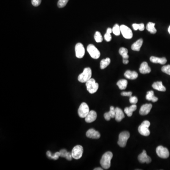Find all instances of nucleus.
I'll return each instance as SVG.
<instances>
[{
	"instance_id": "1",
	"label": "nucleus",
	"mask_w": 170,
	"mask_h": 170,
	"mask_svg": "<svg viewBox=\"0 0 170 170\" xmlns=\"http://www.w3.org/2000/svg\"><path fill=\"white\" fill-rule=\"evenodd\" d=\"M113 157V153L108 151L103 154L100 160V164L104 169H109L111 166V161Z\"/></svg>"
},
{
	"instance_id": "2",
	"label": "nucleus",
	"mask_w": 170,
	"mask_h": 170,
	"mask_svg": "<svg viewBox=\"0 0 170 170\" xmlns=\"http://www.w3.org/2000/svg\"><path fill=\"white\" fill-rule=\"evenodd\" d=\"M92 77V70L90 68L84 69L83 73L79 74L78 77V81L81 83H86Z\"/></svg>"
},
{
	"instance_id": "3",
	"label": "nucleus",
	"mask_w": 170,
	"mask_h": 170,
	"mask_svg": "<svg viewBox=\"0 0 170 170\" xmlns=\"http://www.w3.org/2000/svg\"><path fill=\"white\" fill-rule=\"evenodd\" d=\"M150 126V122L148 121H144L138 127V130L139 133L144 136H148L150 134L149 127Z\"/></svg>"
},
{
	"instance_id": "4",
	"label": "nucleus",
	"mask_w": 170,
	"mask_h": 170,
	"mask_svg": "<svg viewBox=\"0 0 170 170\" xmlns=\"http://www.w3.org/2000/svg\"><path fill=\"white\" fill-rule=\"evenodd\" d=\"M87 91L90 94H94L97 91L99 85L94 78H90L86 83Z\"/></svg>"
},
{
	"instance_id": "5",
	"label": "nucleus",
	"mask_w": 170,
	"mask_h": 170,
	"mask_svg": "<svg viewBox=\"0 0 170 170\" xmlns=\"http://www.w3.org/2000/svg\"><path fill=\"white\" fill-rule=\"evenodd\" d=\"M130 137V134L128 131L121 132L119 136L118 144L119 147H124L126 145L127 142Z\"/></svg>"
},
{
	"instance_id": "6",
	"label": "nucleus",
	"mask_w": 170,
	"mask_h": 170,
	"mask_svg": "<svg viewBox=\"0 0 170 170\" xmlns=\"http://www.w3.org/2000/svg\"><path fill=\"white\" fill-rule=\"evenodd\" d=\"M87 51L90 56L94 59H97L100 56V52L94 45H89L87 47Z\"/></svg>"
},
{
	"instance_id": "7",
	"label": "nucleus",
	"mask_w": 170,
	"mask_h": 170,
	"mask_svg": "<svg viewBox=\"0 0 170 170\" xmlns=\"http://www.w3.org/2000/svg\"><path fill=\"white\" fill-rule=\"evenodd\" d=\"M89 111V106L86 103H82L78 108V115L80 117L85 118Z\"/></svg>"
},
{
	"instance_id": "8",
	"label": "nucleus",
	"mask_w": 170,
	"mask_h": 170,
	"mask_svg": "<svg viewBox=\"0 0 170 170\" xmlns=\"http://www.w3.org/2000/svg\"><path fill=\"white\" fill-rule=\"evenodd\" d=\"M156 152L158 156L162 158H167L170 155V153L168 149L162 146L158 147L156 148Z\"/></svg>"
},
{
	"instance_id": "9",
	"label": "nucleus",
	"mask_w": 170,
	"mask_h": 170,
	"mask_svg": "<svg viewBox=\"0 0 170 170\" xmlns=\"http://www.w3.org/2000/svg\"><path fill=\"white\" fill-rule=\"evenodd\" d=\"M83 153V148L81 145H77L73 147L71 152L73 158L75 159H79L81 158Z\"/></svg>"
},
{
	"instance_id": "10",
	"label": "nucleus",
	"mask_w": 170,
	"mask_h": 170,
	"mask_svg": "<svg viewBox=\"0 0 170 170\" xmlns=\"http://www.w3.org/2000/svg\"><path fill=\"white\" fill-rule=\"evenodd\" d=\"M121 32L122 36L126 39H131L133 37L132 30L126 26L122 25L120 26Z\"/></svg>"
},
{
	"instance_id": "11",
	"label": "nucleus",
	"mask_w": 170,
	"mask_h": 170,
	"mask_svg": "<svg viewBox=\"0 0 170 170\" xmlns=\"http://www.w3.org/2000/svg\"><path fill=\"white\" fill-rule=\"evenodd\" d=\"M75 50L76 56L78 58L81 59L84 57L85 53V48L81 43L78 42L76 44Z\"/></svg>"
},
{
	"instance_id": "12",
	"label": "nucleus",
	"mask_w": 170,
	"mask_h": 170,
	"mask_svg": "<svg viewBox=\"0 0 170 170\" xmlns=\"http://www.w3.org/2000/svg\"><path fill=\"white\" fill-rule=\"evenodd\" d=\"M138 160L141 163H149L151 162V159L147 155L146 151L144 150L142 153L138 156Z\"/></svg>"
},
{
	"instance_id": "13",
	"label": "nucleus",
	"mask_w": 170,
	"mask_h": 170,
	"mask_svg": "<svg viewBox=\"0 0 170 170\" xmlns=\"http://www.w3.org/2000/svg\"><path fill=\"white\" fill-rule=\"evenodd\" d=\"M152 108V104L151 103H146L141 106L139 110V114L140 115H146L150 113L151 110Z\"/></svg>"
},
{
	"instance_id": "14",
	"label": "nucleus",
	"mask_w": 170,
	"mask_h": 170,
	"mask_svg": "<svg viewBox=\"0 0 170 170\" xmlns=\"http://www.w3.org/2000/svg\"><path fill=\"white\" fill-rule=\"evenodd\" d=\"M86 136L87 138L93 139H98L100 138L101 135L98 131L95 130L93 129H90L87 130L86 133Z\"/></svg>"
},
{
	"instance_id": "15",
	"label": "nucleus",
	"mask_w": 170,
	"mask_h": 170,
	"mask_svg": "<svg viewBox=\"0 0 170 170\" xmlns=\"http://www.w3.org/2000/svg\"><path fill=\"white\" fill-rule=\"evenodd\" d=\"M97 114L95 111H90L85 117V121L87 123H91L97 119Z\"/></svg>"
},
{
	"instance_id": "16",
	"label": "nucleus",
	"mask_w": 170,
	"mask_h": 170,
	"mask_svg": "<svg viewBox=\"0 0 170 170\" xmlns=\"http://www.w3.org/2000/svg\"><path fill=\"white\" fill-rule=\"evenodd\" d=\"M115 108L114 106H111L110 111L104 114V117L106 121H110L111 118H115Z\"/></svg>"
},
{
	"instance_id": "17",
	"label": "nucleus",
	"mask_w": 170,
	"mask_h": 170,
	"mask_svg": "<svg viewBox=\"0 0 170 170\" xmlns=\"http://www.w3.org/2000/svg\"><path fill=\"white\" fill-rule=\"evenodd\" d=\"M139 71L141 73L144 74L150 73L151 68L149 67L147 62H144L141 64L139 68Z\"/></svg>"
},
{
	"instance_id": "18",
	"label": "nucleus",
	"mask_w": 170,
	"mask_h": 170,
	"mask_svg": "<svg viewBox=\"0 0 170 170\" xmlns=\"http://www.w3.org/2000/svg\"><path fill=\"white\" fill-rule=\"evenodd\" d=\"M124 114L121 108L116 107L115 108V118L116 121L121 122L122 119L124 118Z\"/></svg>"
},
{
	"instance_id": "19",
	"label": "nucleus",
	"mask_w": 170,
	"mask_h": 170,
	"mask_svg": "<svg viewBox=\"0 0 170 170\" xmlns=\"http://www.w3.org/2000/svg\"><path fill=\"white\" fill-rule=\"evenodd\" d=\"M151 62L154 63H159L161 64H165L167 62V60L165 57L159 58L156 57L151 56L150 58Z\"/></svg>"
},
{
	"instance_id": "20",
	"label": "nucleus",
	"mask_w": 170,
	"mask_h": 170,
	"mask_svg": "<svg viewBox=\"0 0 170 170\" xmlns=\"http://www.w3.org/2000/svg\"><path fill=\"white\" fill-rule=\"evenodd\" d=\"M124 76L128 79L133 80L138 78V74L136 71L128 70H127L124 73Z\"/></svg>"
},
{
	"instance_id": "21",
	"label": "nucleus",
	"mask_w": 170,
	"mask_h": 170,
	"mask_svg": "<svg viewBox=\"0 0 170 170\" xmlns=\"http://www.w3.org/2000/svg\"><path fill=\"white\" fill-rule=\"evenodd\" d=\"M152 87L153 89L157 90L158 91H162V92H164L166 91V88L165 86H163L162 82L161 81L155 82L153 83Z\"/></svg>"
},
{
	"instance_id": "22",
	"label": "nucleus",
	"mask_w": 170,
	"mask_h": 170,
	"mask_svg": "<svg viewBox=\"0 0 170 170\" xmlns=\"http://www.w3.org/2000/svg\"><path fill=\"white\" fill-rule=\"evenodd\" d=\"M143 40L142 38H140L137 41L135 42L131 45V49H132V50L136 51H140V48H141V47L143 45Z\"/></svg>"
},
{
	"instance_id": "23",
	"label": "nucleus",
	"mask_w": 170,
	"mask_h": 170,
	"mask_svg": "<svg viewBox=\"0 0 170 170\" xmlns=\"http://www.w3.org/2000/svg\"><path fill=\"white\" fill-rule=\"evenodd\" d=\"M137 106L135 104H133L129 107H126L124 109V112L128 116L131 117L133 111L137 109Z\"/></svg>"
},
{
	"instance_id": "24",
	"label": "nucleus",
	"mask_w": 170,
	"mask_h": 170,
	"mask_svg": "<svg viewBox=\"0 0 170 170\" xmlns=\"http://www.w3.org/2000/svg\"><path fill=\"white\" fill-rule=\"evenodd\" d=\"M146 99H147L148 101H151L153 102H156L158 101V97H156L154 95V91H148L147 92V95H146Z\"/></svg>"
},
{
	"instance_id": "25",
	"label": "nucleus",
	"mask_w": 170,
	"mask_h": 170,
	"mask_svg": "<svg viewBox=\"0 0 170 170\" xmlns=\"http://www.w3.org/2000/svg\"><path fill=\"white\" fill-rule=\"evenodd\" d=\"M128 81L126 79H121L117 83V85L121 90L125 89L127 86Z\"/></svg>"
},
{
	"instance_id": "26",
	"label": "nucleus",
	"mask_w": 170,
	"mask_h": 170,
	"mask_svg": "<svg viewBox=\"0 0 170 170\" xmlns=\"http://www.w3.org/2000/svg\"><path fill=\"white\" fill-rule=\"evenodd\" d=\"M155 23H152V22H149L146 26V29L150 33L154 34L156 33V31H157L155 27Z\"/></svg>"
},
{
	"instance_id": "27",
	"label": "nucleus",
	"mask_w": 170,
	"mask_h": 170,
	"mask_svg": "<svg viewBox=\"0 0 170 170\" xmlns=\"http://www.w3.org/2000/svg\"><path fill=\"white\" fill-rule=\"evenodd\" d=\"M111 60L109 58H106V59H103L100 62V68L101 69H105L110 64Z\"/></svg>"
},
{
	"instance_id": "28",
	"label": "nucleus",
	"mask_w": 170,
	"mask_h": 170,
	"mask_svg": "<svg viewBox=\"0 0 170 170\" xmlns=\"http://www.w3.org/2000/svg\"><path fill=\"white\" fill-rule=\"evenodd\" d=\"M119 52L120 55H122L123 59H128L129 58V56L128 54V50L127 49L125 48L124 47H121V48L119 49Z\"/></svg>"
},
{
	"instance_id": "29",
	"label": "nucleus",
	"mask_w": 170,
	"mask_h": 170,
	"mask_svg": "<svg viewBox=\"0 0 170 170\" xmlns=\"http://www.w3.org/2000/svg\"><path fill=\"white\" fill-rule=\"evenodd\" d=\"M46 155H47V156H48V158L54 159V160H57L59 158V157H60V152H56L53 155H52L51 154V152L48 151L46 153Z\"/></svg>"
},
{
	"instance_id": "30",
	"label": "nucleus",
	"mask_w": 170,
	"mask_h": 170,
	"mask_svg": "<svg viewBox=\"0 0 170 170\" xmlns=\"http://www.w3.org/2000/svg\"><path fill=\"white\" fill-rule=\"evenodd\" d=\"M113 32V30L111 28H109L107 29L106 33L105 34V39L107 42H110L111 40V34Z\"/></svg>"
},
{
	"instance_id": "31",
	"label": "nucleus",
	"mask_w": 170,
	"mask_h": 170,
	"mask_svg": "<svg viewBox=\"0 0 170 170\" xmlns=\"http://www.w3.org/2000/svg\"><path fill=\"white\" fill-rule=\"evenodd\" d=\"M112 30H113V33L115 35H116V36H119L121 32L120 26L118 25L117 24L114 26Z\"/></svg>"
},
{
	"instance_id": "32",
	"label": "nucleus",
	"mask_w": 170,
	"mask_h": 170,
	"mask_svg": "<svg viewBox=\"0 0 170 170\" xmlns=\"http://www.w3.org/2000/svg\"><path fill=\"white\" fill-rule=\"evenodd\" d=\"M94 38L97 42H101L103 41V37L101 34L98 31H97L94 35Z\"/></svg>"
},
{
	"instance_id": "33",
	"label": "nucleus",
	"mask_w": 170,
	"mask_h": 170,
	"mask_svg": "<svg viewBox=\"0 0 170 170\" xmlns=\"http://www.w3.org/2000/svg\"><path fill=\"white\" fill-rule=\"evenodd\" d=\"M69 0H59L58 1V7L60 8H62L66 5Z\"/></svg>"
},
{
	"instance_id": "34",
	"label": "nucleus",
	"mask_w": 170,
	"mask_h": 170,
	"mask_svg": "<svg viewBox=\"0 0 170 170\" xmlns=\"http://www.w3.org/2000/svg\"><path fill=\"white\" fill-rule=\"evenodd\" d=\"M162 71L163 73L170 75V65L163 66L162 68Z\"/></svg>"
},
{
	"instance_id": "35",
	"label": "nucleus",
	"mask_w": 170,
	"mask_h": 170,
	"mask_svg": "<svg viewBox=\"0 0 170 170\" xmlns=\"http://www.w3.org/2000/svg\"><path fill=\"white\" fill-rule=\"evenodd\" d=\"M31 2L34 7H37L40 5L41 0H31Z\"/></svg>"
},
{
	"instance_id": "36",
	"label": "nucleus",
	"mask_w": 170,
	"mask_h": 170,
	"mask_svg": "<svg viewBox=\"0 0 170 170\" xmlns=\"http://www.w3.org/2000/svg\"><path fill=\"white\" fill-rule=\"evenodd\" d=\"M138 98L136 97H130V102L132 104H136L138 102Z\"/></svg>"
},
{
	"instance_id": "37",
	"label": "nucleus",
	"mask_w": 170,
	"mask_h": 170,
	"mask_svg": "<svg viewBox=\"0 0 170 170\" xmlns=\"http://www.w3.org/2000/svg\"><path fill=\"white\" fill-rule=\"evenodd\" d=\"M60 156L62 158H65L67 155L68 151L66 149H62L60 151Z\"/></svg>"
},
{
	"instance_id": "38",
	"label": "nucleus",
	"mask_w": 170,
	"mask_h": 170,
	"mask_svg": "<svg viewBox=\"0 0 170 170\" xmlns=\"http://www.w3.org/2000/svg\"><path fill=\"white\" fill-rule=\"evenodd\" d=\"M132 93L131 92H122L121 93V95L124 97H131Z\"/></svg>"
},
{
	"instance_id": "39",
	"label": "nucleus",
	"mask_w": 170,
	"mask_h": 170,
	"mask_svg": "<svg viewBox=\"0 0 170 170\" xmlns=\"http://www.w3.org/2000/svg\"><path fill=\"white\" fill-rule=\"evenodd\" d=\"M145 29V25L143 23H141L138 24V30L140 31H143Z\"/></svg>"
},
{
	"instance_id": "40",
	"label": "nucleus",
	"mask_w": 170,
	"mask_h": 170,
	"mask_svg": "<svg viewBox=\"0 0 170 170\" xmlns=\"http://www.w3.org/2000/svg\"><path fill=\"white\" fill-rule=\"evenodd\" d=\"M132 27L135 30H137L138 29V24L134 23L132 25Z\"/></svg>"
},
{
	"instance_id": "41",
	"label": "nucleus",
	"mask_w": 170,
	"mask_h": 170,
	"mask_svg": "<svg viewBox=\"0 0 170 170\" xmlns=\"http://www.w3.org/2000/svg\"><path fill=\"white\" fill-rule=\"evenodd\" d=\"M129 60L127 59H123V63L125 64H127L129 63Z\"/></svg>"
},
{
	"instance_id": "42",
	"label": "nucleus",
	"mask_w": 170,
	"mask_h": 170,
	"mask_svg": "<svg viewBox=\"0 0 170 170\" xmlns=\"http://www.w3.org/2000/svg\"><path fill=\"white\" fill-rule=\"evenodd\" d=\"M103 170V169H102V168H95V169H94V170Z\"/></svg>"
},
{
	"instance_id": "43",
	"label": "nucleus",
	"mask_w": 170,
	"mask_h": 170,
	"mask_svg": "<svg viewBox=\"0 0 170 170\" xmlns=\"http://www.w3.org/2000/svg\"><path fill=\"white\" fill-rule=\"evenodd\" d=\"M168 32H169V34H170V26H169V28H168Z\"/></svg>"
}]
</instances>
